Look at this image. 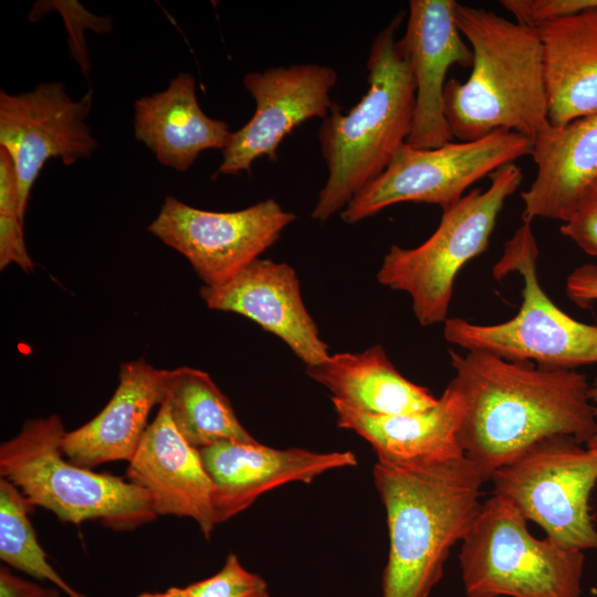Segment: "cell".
Wrapping results in <instances>:
<instances>
[{
	"label": "cell",
	"mask_w": 597,
	"mask_h": 597,
	"mask_svg": "<svg viewBox=\"0 0 597 597\" xmlns=\"http://www.w3.org/2000/svg\"><path fill=\"white\" fill-rule=\"evenodd\" d=\"M462 401L459 442L490 481L493 472L553 437L587 443L597 432L586 376L485 352L449 350Z\"/></svg>",
	"instance_id": "1"
},
{
	"label": "cell",
	"mask_w": 597,
	"mask_h": 597,
	"mask_svg": "<svg viewBox=\"0 0 597 597\" xmlns=\"http://www.w3.org/2000/svg\"><path fill=\"white\" fill-rule=\"evenodd\" d=\"M373 475L389 534L383 597H429L451 548L479 514L482 485L489 480L464 454L405 462L377 459Z\"/></svg>",
	"instance_id": "2"
},
{
	"label": "cell",
	"mask_w": 597,
	"mask_h": 597,
	"mask_svg": "<svg viewBox=\"0 0 597 597\" xmlns=\"http://www.w3.org/2000/svg\"><path fill=\"white\" fill-rule=\"evenodd\" d=\"M454 13L473 64L465 82L451 78L444 86L452 136L469 142L505 129L534 140L549 125L537 29L460 3Z\"/></svg>",
	"instance_id": "3"
},
{
	"label": "cell",
	"mask_w": 597,
	"mask_h": 597,
	"mask_svg": "<svg viewBox=\"0 0 597 597\" xmlns=\"http://www.w3.org/2000/svg\"><path fill=\"white\" fill-rule=\"evenodd\" d=\"M397 14L374 39L367 59L368 88L346 113L333 103L318 129L328 177L311 217L320 222L347 203L386 169L411 132L416 83L396 30Z\"/></svg>",
	"instance_id": "4"
},
{
	"label": "cell",
	"mask_w": 597,
	"mask_h": 597,
	"mask_svg": "<svg viewBox=\"0 0 597 597\" xmlns=\"http://www.w3.org/2000/svg\"><path fill=\"white\" fill-rule=\"evenodd\" d=\"M65 432L57 415L25 421L17 436L1 443V478L13 483L32 506L44 507L63 522L97 520L126 531L158 516L143 488L64 459Z\"/></svg>",
	"instance_id": "5"
},
{
	"label": "cell",
	"mask_w": 597,
	"mask_h": 597,
	"mask_svg": "<svg viewBox=\"0 0 597 597\" xmlns=\"http://www.w3.org/2000/svg\"><path fill=\"white\" fill-rule=\"evenodd\" d=\"M538 254L531 221L523 220L493 268L496 279L510 272L522 276L519 312L509 321L485 325L448 317L446 341L467 352H485L546 369L576 370L597 364V325L573 318L549 298L538 280Z\"/></svg>",
	"instance_id": "6"
},
{
	"label": "cell",
	"mask_w": 597,
	"mask_h": 597,
	"mask_svg": "<svg viewBox=\"0 0 597 597\" xmlns=\"http://www.w3.org/2000/svg\"><path fill=\"white\" fill-rule=\"evenodd\" d=\"M488 189L465 193L442 210L434 232L420 245H391L377 273V281L406 292L421 326L444 323L461 269L486 251L506 199L521 186L523 174L513 163L490 176Z\"/></svg>",
	"instance_id": "7"
},
{
	"label": "cell",
	"mask_w": 597,
	"mask_h": 597,
	"mask_svg": "<svg viewBox=\"0 0 597 597\" xmlns=\"http://www.w3.org/2000/svg\"><path fill=\"white\" fill-rule=\"evenodd\" d=\"M459 564L468 597H580L584 552L536 538L527 520L493 494L461 541Z\"/></svg>",
	"instance_id": "8"
},
{
	"label": "cell",
	"mask_w": 597,
	"mask_h": 597,
	"mask_svg": "<svg viewBox=\"0 0 597 597\" xmlns=\"http://www.w3.org/2000/svg\"><path fill=\"white\" fill-rule=\"evenodd\" d=\"M493 494L540 525L561 547L597 551L589 499L597 483V453L569 437L534 444L490 479Z\"/></svg>",
	"instance_id": "9"
},
{
	"label": "cell",
	"mask_w": 597,
	"mask_h": 597,
	"mask_svg": "<svg viewBox=\"0 0 597 597\" xmlns=\"http://www.w3.org/2000/svg\"><path fill=\"white\" fill-rule=\"evenodd\" d=\"M532 149V139L505 129L437 148H417L405 143L383 174L341 211L342 220L354 224L400 202L437 205L444 210L457 203L474 182L531 155Z\"/></svg>",
	"instance_id": "10"
},
{
	"label": "cell",
	"mask_w": 597,
	"mask_h": 597,
	"mask_svg": "<svg viewBox=\"0 0 597 597\" xmlns=\"http://www.w3.org/2000/svg\"><path fill=\"white\" fill-rule=\"evenodd\" d=\"M296 216L274 199L218 212L168 196L147 230L184 255L206 286H217L272 247Z\"/></svg>",
	"instance_id": "11"
},
{
	"label": "cell",
	"mask_w": 597,
	"mask_h": 597,
	"mask_svg": "<svg viewBox=\"0 0 597 597\" xmlns=\"http://www.w3.org/2000/svg\"><path fill=\"white\" fill-rule=\"evenodd\" d=\"M93 94L73 100L63 83L46 82L19 94L0 92V148L12 157L24 218L31 191L49 159L66 165L91 157L98 147L86 123Z\"/></svg>",
	"instance_id": "12"
},
{
	"label": "cell",
	"mask_w": 597,
	"mask_h": 597,
	"mask_svg": "<svg viewBox=\"0 0 597 597\" xmlns=\"http://www.w3.org/2000/svg\"><path fill=\"white\" fill-rule=\"evenodd\" d=\"M505 9L537 29L549 124L597 113V0H509Z\"/></svg>",
	"instance_id": "13"
},
{
	"label": "cell",
	"mask_w": 597,
	"mask_h": 597,
	"mask_svg": "<svg viewBox=\"0 0 597 597\" xmlns=\"http://www.w3.org/2000/svg\"><path fill=\"white\" fill-rule=\"evenodd\" d=\"M336 82V71L320 64L272 66L245 74L243 85L255 102V111L247 124L231 133L212 178L250 175L261 157L276 161L279 146L293 129L328 115Z\"/></svg>",
	"instance_id": "14"
},
{
	"label": "cell",
	"mask_w": 597,
	"mask_h": 597,
	"mask_svg": "<svg viewBox=\"0 0 597 597\" xmlns=\"http://www.w3.org/2000/svg\"><path fill=\"white\" fill-rule=\"evenodd\" d=\"M454 0H411L400 43L416 83L411 132L406 140L417 148H437L452 142L444 113L446 77L452 65L471 67L473 53L455 21Z\"/></svg>",
	"instance_id": "15"
},
{
	"label": "cell",
	"mask_w": 597,
	"mask_h": 597,
	"mask_svg": "<svg viewBox=\"0 0 597 597\" xmlns=\"http://www.w3.org/2000/svg\"><path fill=\"white\" fill-rule=\"evenodd\" d=\"M199 293L210 310L242 315L281 338L306 367L331 355L287 263L259 258L220 285H202Z\"/></svg>",
	"instance_id": "16"
},
{
	"label": "cell",
	"mask_w": 597,
	"mask_h": 597,
	"mask_svg": "<svg viewBox=\"0 0 597 597\" xmlns=\"http://www.w3.org/2000/svg\"><path fill=\"white\" fill-rule=\"evenodd\" d=\"M199 453L213 484L217 524L247 510L272 489L296 481L310 483L327 471L357 464L350 451L274 449L260 442L223 441Z\"/></svg>",
	"instance_id": "17"
},
{
	"label": "cell",
	"mask_w": 597,
	"mask_h": 597,
	"mask_svg": "<svg viewBox=\"0 0 597 597\" xmlns=\"http://www.w3.org/2000/svg\"><path fill=\"white\" fill-rule=\"evenodd\" d=\"M126 476L147 491L157 515L190 517L210 538L217 525L213 484L199 450L178 432L166 407L147 427Z\"/></svg>",
	"instance_id": "18"
},
{
	"label": "cell",
	"mask_w": 597,
	"mask_h": 597,
	"mask_svg": "<svg viewBox=\"0 0 597 597\" xmlns=\"http://www.w3.org/2000/svg\"><path fill=\"white\" fill-rule=\"evenodd\" d=\"M536 175L521 193L523 220L567 221L597 182V113L562 126L548 125L533 140Z\"/></svg>",
	"instance_id": "19"
},
{
	"label": "cell",
	"mask_w": 597,
	"mask_h": 597,
	"mask_svg": "<svg viewBox=\"0 0 597 597\" xmlns=\"http://www.w3.org/2000/svg\"><path fill=\"white\" fill-rule=\"evenodd\" d=\"M159 379L160 369L143 358L123 363L118 385L106 406L88 422L64 433V457L87 469L129 462L149 426L151 409L159 405Z\"/></svg>",
	"instance_id": "20"
},
{
	"label": "cell",
	"mask_w": 597,
	"mask_h": 597,
	"mask_svg": "<svg viewBox=\"0 0 597 597\" xmlns=\"http://www.w3.org/2000/svg\"><path fill=\"white\" fill-rule=\"evenodd\" d=\"M134 132L164 166L187 171L208 149L227 146L229 124L205 114L197 98L196 80L189 73L174 77L166 90L138 98Z\"/></svg>",
	"instance_id": "21"
},
{
	"label": "cell",
	"mask_w": 597,
	"mask_h": 597,
	"mask_svg": "<svg viewBox=\"0 0 597 597\" xmlns=\"http://www.w3.org/2000/svg\"><path fill=\"white\" fill-rule=\"evenodd\" d=\"M332 402L337 425L365 439L379 460L405 462L464 454L458 437L462 401L450 383L434 406L417 412L374 416L333 398Z\"/></svg>",
	"instance_id": "22"
},
{
	"label": "cell",
	"mask_w": 597,
	"mask_h": 597,
	"mask_svg": "<svg viewBox=\"0 0 597 597\" xmlns=\"http://www.w3.org/2000/svg\"><path fill=\"white\" fill-rule=\"evenodd\" d=\"M306 374L327 388L332 398L374 416L417 412L434 406L438 398L426 387L404 377L380 345L362 353H337Z\"/></svg>",
	"instance_id": "23"
},
{
	"label": "cell",
	"mask_w": 597,
	"mask_h": 597,
	"mask_svg": "<svg viewBox=\"0 0 597 597\" xmlns=\"http://www.w3.org/2000/svg\"><path fill=\"white\" fill-rule=\"evenodd\" d=\"M159 406L166 407L178 432L197 450L223 441L258 442L203 370L186 366L160 369Z\"/></svg>",
	"instance_id": "24"
},
{
	"label": "cell",
	"mask_w": 597,
	"mask_h": 597,
	"mask_svg": "<svg viewBox=\"0 0 597 597\" xmlns=\"http://www.w3.org/2000/svg\"><path fill=\"white\" fill-rule=\"evenodd\" d=\"M32 505L9 480L0 478V558L38 580H46L67 597H88L64 580L48 561L28 513Z\"/></svg>",
	"instance_id": "25"
},
{
	"label": "cell",
	"mask_w": 597,
	"mask_h": 597,
	"mask_svg": "<svg viewBox=\"0 0 597 597\" xmlns=\"http://www.w3.org/2000/svg\"><path fill=\"white\" fill-rule=\"evenodd\" d=\"M186 587L193 597H273L266 582L244 568L233 553L214 575Z\"/></svg>",
	"instance_id": "26"
},
{
	"label": "cell",
	"mask_w": 597,
	"mask_h": 597,
	"mask_svg": "<svg viewBox=\"0 0 597 597\" xmlns=\"http://www.w3.org/2000/svg\"><path fill=\"white\" fill-rule=\"evenodd\" d=\"M561 233L586 254L597 256V182L586 191L570 218L563 222Z\"/></svg>",
	"instance_id": "27"
},
{
	"label": "cell",
	"mask_w": 597,
	"mask_h": 597,
	"mask_svg": "<svg viewBox=\"0 0 597 597\" xmlns=\"http://www.w3.org/2000/svg\"><path fill=\"white\" fill-rule=\"evenodd\" d=\"M15 264L25 272L34 270L23 231V220L15 216H0V270Z\"/></svg>",
	"instance_id": "28"
},
{
	"label": "cell",
	"mask_w": 597,
	"mask_h": 597,
	"mask_svg": "<svg viewBox=\"0 0 597 597\" xmlns=\"http://www.w3.org/2000/svg\"><path fill=\"white\" fill-rule=\"evenodd\" d=\"M565 292L568 298L582 308L597 302V264L585 263L575 268L567 276Z\"/></svg>",
	"instance_id": "29"
},
{
	"label": "cell",
	"mask_w": 597,
	"mask_h": 597,
	"mask_svg": "<svg viewBox=\"0 0 597 597\" xmlns=\"http://www.w3.org/2000/svg\"><path fill=\"white\" fill-rule=\"evenodd\" d=\"M0 216L24 219L20 211L18 174L10 154L0 148Z\"/></svg>",
	"instance_id": "30"
},
{
	"label": "cell",
	"mask_w": 597,
	"mask_h": 597,
	"mask_svg": "<svg viewBox=\"0 0 597 597\" xmlns=\"http://www.w3.org/2000/svg\"><path fill=\"white\" fill-rule=\"evenodd\" d=\"M56 587H44L14 575L8 566L0 567V597H60Z\"/></svg>",
	"instance_id": "31"
},
{
	"label": "cell",
	"mask_w": 597,
	"mask_h": 597,
	"mask_svg": "<svg viewBox=\"0 0 597 597\" xmlns=\"http://www.w3.org/2000/svg\"><path fill=\"white\" fill-rule=\"evenodd\" d=\"M138 597H193L187 587H170L159 593H142Z\"/></svg>",
	"instance_id": "32"
},
{
	"label": "cell",
	"mask_w": 597,
	"mask_h": 597,
	"mask_svg": "<svg viewBox=\"0 0 597 597\" xmlns=\"http://www.w3.org/2000/svg\"><path fill=\"white\" fill-rule=\"evenodd\" d=\"M589 398L594 407V413L597 420V378L590 384L589 387Z\"/></svg>",
	"instance_id": "33"
},
{
	"label": "cell",
	"mask_w": 597,
	"mask_h": 597,
	"mask_svg": "<svg viewBox=\"0 0 597 597\" xmlns=\"http://www.w3.org/2000/svg\"><path fill=\"white\" fill-rule=\"evenodd\" d=\"M586 447L597 453V432L593 436V438L586 443Z\"/></svg>",
	"instance_id": "34"
}]
</instances>
